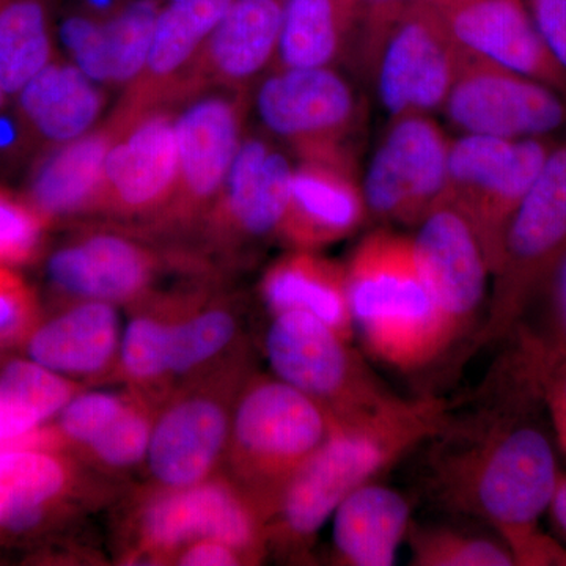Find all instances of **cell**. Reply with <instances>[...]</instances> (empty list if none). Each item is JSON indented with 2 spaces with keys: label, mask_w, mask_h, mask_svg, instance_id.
Instances as JSON below:
<instances>
[{
  "label": "cell",
  "mask_w": 566,
  "mask_h": 566,
  "mask_svg": "<svg viewBox=\"0 0 566 566\" xmlns=\"http://www.w3.org/2000/svg\"><path fill=\"white\" fill-rule=\"evenodd\" d=\"M117 419L81 455L109 471H125L147 460L148 446L159 403L133 392Z\"/></svg>",
  "instance_id": "cell-35"
},
{
  "label": "cell",
  "mask_w": 566,
  "mask_h": 566,
  "mask_svg": "<svg viewBox=\"0 0 566 566\" xmlns=\"http://www.w3.org/2000/svg\"><path fill=\"white\" fill-rule=\"evenodd\" d=\"M133 394L84 392L74 395L59 412L57 423L52 424L61 439L63 450L77 452L91 446L107 427L125 411Z\"/></svg>",
  "instance_id": "cell-37"
},
{
  "label": "cell",
  "mask_w": 566,
  "mask_h": 566,
  "mask_svg": "<svg viewBox=\"0 0 566 566\" xmlns=\"http://www.w3.org/2000/svg\"><path fill=\"white\" fill-rule=\"evenodd\" d=\"M547 512L551 513L557 531L566 539V474H562L560 480H558L556 493H554Z\"/></svg>",
  "instance_id": "cell-46"
},
{
  "label": "cell",
  "mask_w": 566,
  "mask_h": 566,
  "mask_svg": "<svg viewBox=\"0 0 566 566\" xmlns=\"http://www.w3.org/2000/svg\"><path fill=\"white\" fill-rule=\"evenodd\" d=\"M438 11L468 54L543 82L566 96L565 73L536 32L524 0H463Z\"/></svg>",
  "instance_id": "cell-21"
},
{
  "label": "cell",
  "mask_w": 566,
  "mask_h": 566,
  "mask_svg": "<svg viewBox=\"0 0 566 566\" xmlns=\"http://www.w3.org/2000/svg\"><path fill=\"white\" fill-rule=\"evenodd\" d=\"M80 474L62 450L11 447L0 450V528L24 534L65 509Z\"/></svg>",
  "instance_id": "cell-27"
},
{
  "label": "cell",
  "mask_w": 566,
  "mask_h": 566,
  "mask_svg": "<svg viewBox=\"0 0 566 566\" xmlns=\"http://www.w3.org/2000/svg\"><path fill=\"white\" fill-rule=\"evenodd\" d=\"M251 375L244 349L163 398L145 460L155 486L188 488L221 472L234 405Z\"/></svg>",
  "instance_id": "cell-8"
},
{
  "label": "cell",
  "mask_w": 566,
  "mask_h": 566,
  "mask_svg": "<svg viewBox=\"0 0 566 566\" xmlns=\"http://www.w3.org/2000/svg\"><path fill=\"white\" fill-rule=\"evenodd\" d=\"M419 2L428 3L434 9H446V7L453 6V3L463 2V0H419Z\"/></svg>",
  "instance_id": "cell-47"
},
{
  "label": "cell",
  "mask_w": 566,
  "mask_h": 566,
  "mask_svg": "<svg viewBox=\"0 0 566 566\" xmlns=\"http://www.w3.org/2000/svg\"><path fill=\"white\" fill-rule=\"evenodd\" d=\"M363 57L376 96L390 118L441 111L464 52L428 3L364 21Z\"/></svg>",
  "instance_id": "cell-9"
},
{
  "label": "cell",
  "mask_w": 566,
  "mask_h": 566,
  "mask_svg": "<svg viewBox=\"0 0 566 566\" xmlns=\"http://www.w3.org/2000/svg\"><path fill=\"white\" fill-rule=\"evenodd\" d=\"M335 417L277 376L252 374L234 405L226 474L270 523L283 493L333 431Z\"/></svg>",
  "instance_id": "cell-4"
},
{
  "label": "cell",
  "mask_w": 566,
  "mask_h": 566,
  "mask_svg": "<svg viewBox=\"0 0 566 566\" xmlns=\"http://www.w3.org/2000/svg\"><path fill=\"white\" fill-rule=\"evenodd\" d=\"M264 353L274 376L323 406L335 419H352L397 395L376 376L352 340L301 311L274 314Z\"/></svg>",
  "instance_id": "cell-12"
},
{
  "label": "cell",
  "mask_w": 566,
  "mask_h": 566,
  "mask_svg": "<svg viewBox=\"0 0 566 566\" xmlns=\"http://www.w3.org/2000/svg\"><path fill=\"white\" fill-rule=\"evenodd\" d=\"M251 112L264 134L297 159L352 155L360 117L349 82L331 69H275L251 91Z\"/></svg>",
  "instance_id": "cell-14"
},
{
  "label": "cell",
  "mask_w": 566,
  "mask_h": 566,
  "mask_svg": "<svg viewBox=\"0 0 566 566\" xmlns=\"http://www.w3.org/2000/svg\"><path fill=\"white\" fill-rule=\"evenodd\" d=\"M81 390L77 381L31 359L6 365L0 370V450L11 447L62 450L54 428L46 423Z\"/></svg>",
  "instance_id": "cell-30"
},
{
  "label": "cell",
  "mask_w": 566,
  "mask_h": 566,
  "mask_svg": "<svg viewBox=\"0 0 566 566\" xmlns=\"http://www.w3.org/2000/svg\"><path fill=\"white\" fill-rule=\"evenodd\" d=\"M359 11L346 0H285L275 69H331Z\"/></svg>",
  "instance_id": "cell-31"
},
{
  "label": "cell",
  "mask_w": 566,
  "mask_h": 566,
  "mask_svg": "<svg viewBox=\"0 0 566 566\" xmlns=\"http://www.w3.org/2000/svg\"><path fill=\"white\" fill-rule=\"evenodd\" d=\"M367 218L352 155L300 159L277 241L289 249L319 252L352 237Z\"/></svg>",
  "instance_id": "cell-20"
},
{
  "label": "cell",
  "mask_w": 566,
  "mask_h": 566,
  "mask_svg": "<svg viewBox=\"0 0 566 566\" xmlns=\"http://www.w3.org/2000/svg\"><path fill=\"white\" fill-rule=\"evenodd\" d=\"M71 2L96 20L107 21L117 14L129 0H71Z\"/></svg>",
  "instance_id": "cell-45"
},
{
  "label": "cell",
  "mask_w": 566,
  "mask_h": 566,
  "mask_svg": "<svg viewBox=\"0 0 566 566\" xmlns=\"http://www.w3.org/2000/svg\"><path fill=\"white\" fill-rule=\"evenodd\" d=\"M10 96L3 91L2 84H0V107L6 106L10 102Z\"/></svg>",
  "instance_id": "cell-48"
},
{
  "label": "cell",
  "mask_w": 566,
  "mask_h": 566,
  "mask_svg": "<svg viewBox=\"0 0 566 566\" xmlns=\"http://www.w3.org/2000/svg\"><path fill=\"white\" fill-rule=\"evenodd\" d=\"M260 296L271 315L305 312L353 342L356 329L345 263L326 259L319 252L289 249L264 271Z\"/></svg>",
  "instance_id": "cell-28"
},
{
  "label": "cell",
  "mask_w": 566,
  "mask_h": 566,
  "mask_svg": "<svg viewBox=\"0 0 566 566\" xmlns=\"http://www.w3.org/2000/svg\"><path fill=\"white\" fill-rule=\"evenodd\" d=\"M163 6L161 0H129L104 24L111 91H125L139 76Z\"/></svg>",
  "instance_id": "cell-34"
},
{
  "label": "cell",
  "mask_w": 566,
  "mask_h": 566,
  "mask_svg": "<svg viewBox=\"0 0 566 566\" xmlns=\"http://www.w3.org/2000/svg\"><path fill=\"white\" fill-rule=\"evenodd\" d=\"M345 266L354 329L376 359L411 371L450 348L411 237L368 233Z\"/></svg>",
  "instance_id": "cell-3"
},
{
  "label": "cell",
  "mask_w": 566,
  "mask_h": 566,
  "mask_svg": "<svg viewBox=\"0 0 566 566\" xmlns=\"http://www.w3.org/2000/svg\"><path fill=\"white\" fill-rule=\"evenodd\" d=\"M441 111L461 133L499 139H538L566 129L564 93L468 52Z\"/></svg>",
  "instance_id": "cell-17"
},
{
  "label": "cell",
  "mask_w": 566,
  "mask_h": 566,
  "mask_svg": "<svg viewBox=\"0 0 566 566\" xmlns=\"http://www.w3.org/2000/svg\"><path fill=\"white\" fill-rule=\"evenodd\" d=\"M115 136L104 167L96 219L142 227L169 203L177 181L175 109L169 104L133 114H107Z\"/></svg>",
  "instance_id": "cell-15"
},
{
  "label": "cell",
  "mask_w": 566,
  "mask_h": 566,
  "mask_svg": "<svg viewBox=\"0 0 566 566\" xmlns=\"http://www.w3.org/2000/svg\"><path fill=\"white\" fill-rule=\"evenodd\" d=\"M123 329L118 305L103 301H61V308L41 316L22 344L29 359L73 379H104L118 374Z\"/></svg>",
  "instance_id": "cell-22"
},
{
  "label": "cell",
  "mask_w": 566,
  "mask_h": 566,
  "mask_svg": "<svg viewBox=\"0 0 566 566\" xmlns=\"http://www.w3.org/2000/svg\"><path fill=\"white\" fill-rule=\"evenodd\" d=\"M174 109L178 144L174 193L139 230L192 249L248 133L251 92L210 88L181 99Z\"/></svg>",
  "instance_id": "cell-7"
},
{
  "label": "cell",
  "mask_w": 566,
  "mask_h": 566,
  "mask_svg": "<svg viewBox=\"0 0 566 566\" xmlns=\"http://www.w3.org/2000/svg\"><path fill=\"white\" fill-rule=\"evenodd\" d=\"M43 312L39 294L17 268L0 264V348L24 344Z\"/></svg>",
  "instance_id": "cell-38"
},
{
  "label": "cell",
  "mask_w": 566,
  "mask_h": 566,
  "mask_svg": "<svg viewBox=\"0 0 566 566\" xmlns=\"http://www.w3.org/2000/svg\"><path fill=\"white\" fill-rule=\"evenodd\" d=\"M447 417L441 398L397 395L367 415L335 419L326 441L286 486L270 523V546L304 553L345 497L430 441Z\"/></svg>",
  "instance_id": "cell-2"
},
{
  "label": "cell",
  "mask_w": 566,
  "mask_h": 566,
  "mask_svg": "<svg viewBox=\"0 0 566 566\" xmlns=\"http://www.w3.org/2000/svg\"><path fill=\"white\" fill-rule=\"evenodd\" d=\"M41 150L84 136L104 120L109 91L59 52L11 98Z\"/></svg>",
  "instance_id": "cell-25"
},
{
  "label": "cell",
  "mask_w": 566,
  "mask_h": 566,
  "mask_svg": "<svg viewBox=\"0 0 566 566\" xmlns=\"http://www.w3.org/2000/svg\"><path fill=\"white\" fill-rule=\"evenodd\" d=\"M523 352L532 371H534L539 392L545 401L547 417L551 420L557 447L566 458V363L546 359L532 353L515 337H510Z\"/></svg>",
  "instance_id": "cell-41"
},
{
  "label": "cell",
  "mask_w": 566,
  "mask_h": 566,
  "mask_svg": "<svg viewBox=\"0 0 566 566\" xmlns=\"http://www.w3.org/2000/svg\"><path fill=\"white\" fill-rule=\"evenodd\" d=\"M565 255L566 139L554 144L542 174L506 227L475 346L512 337Z\"/></svg>",
  "instance_id": "cell-6"
},
{
  "label": "cell",
  "mask_w": 566,
  "mask_h": 566,
  "mask_svg": "<svg viewBox=\"0 0 566 566\" xmlns=\"http://www.w3.org/2000/svg\"><path fill=\"white\" fill-rule=\"evenodd\" d=\"M40 151L39 142L10 99L0 107V182L22 180Z\"/></svg>",
  "instance_id": "cell-40"
},
{
  "label": "cell",
  "mask_w": 566,
  "mask_h": 566,
  "mask_svg": "<svg viewBox=\"0 0 566 566\" xmlns=\"http://www.w3.org/2000/svg\"><path fill=\"white\" fill-rule=\"evenodd\" d=\"M181 566H243L248 565L243 554L219 539H197L181 547L170 560Z\"/></svg>",
  "instance_id": "cell-43"
},
{
  "label": "cell",
  "mask_w": 566,
  "mask_h": 566,
  "mask_svg": "<svg viewBox=\"0 0 566 566\" xmlns=\"http://www.w3.org/2000/svg\"><path fill=\"white\" fill-rule=\"evenodd\" d=\"M210 263L186 245L166 243L136 227L82 222L46 255L44 275L59 301H103L134 307L169 273L203 274Z\"/></svg>",
  "instance_id": "cell-5"
},
{
  "label": "cell",
  "mask_w": 566,
  "mask_h": 566,
  "mask_svg": "<svg viewBox=\"0 0 566 566\" xmlns=\"http://www.w3.org/2000/svg\"><path fill=\"white\" fill-rule=\"evenodd\" d=\"M482 411L431 438L430 488L452 512L497 531L515 565H566V549L539 531L562 472L557 441L534 371L515 344L491 378Z\"/></svg>",
  "instance_id": "cell-1"
},
{
  "label": "cell",
  "mask_w": 566,
  "mask_h": 566,
  "mask_svg": "<svg viewBox=\"0 0 566 566\" xmlns=\"http://www.w3.org/2000/svg\"><path fill=\"white\" fill-rule=\"evenodd\" d=\"M293 169L281 144L266 134L245 133L221 191L193 240V251L208 263L211 259L237 263L255 249L277 241Z\"/></svg>",
  "instance_id": "cell-13"
},
{
  "label": "cell",
  "mask_w": 566,
  "mask_h": 566,
  "mask_svg": "<svg viewBox=\"0 0 566 566\" xmlns=\"http://www.w3.org/2000/svg\"><path fill=\"white\" fill-rule=\"evenodd\" d=\"M134 557L170 564L197 539H219L259 565L270 547L268 521L255 502L227 474L188 488L155 486L137 515Z\"/></svg>",
  "instance_id": "cell-10"
},
{
  "label": "cell",
  "mask_w": 566,
  "mask_h": 566,
  "mask_svg": "<svg viewBox=\"0 0 566 566\" xmlns=\"http://www.w3.org/2000/svg\"><path fill=\"white\" fill-rule=\"evenodd\" d=\"M542 296L547 297L546 326L539 331L517 326L512 337L538 356L566 363V255Z\"/></svg>",
  "instance_id": "cell-39"
},
{
  "label": "cell",
  "mask_w": 566,
  "mask_h": 566,
  "mask_svg": "<svg viewBox=\"0 0 566 566\" xmlns=\"http://www.w3.org/2000/svg\"><path fill=\"white\" fill-rule=\"evenodd\" d=\"M114 136L115 126L104 117L84 136L44 148L22 177L20 191L52 226L95 219Z\"/></svg>",
  "instance_id": "cell-23"
},
{
  "label": "cell",
  "mask_w": 566,
  "mask_h": 566,
  "mask_svg": "<svg viewBox=\"0 0 566 566\" xmlns=\"http://www.w3.org/2000/svg\"><path fill=\"white\" fill-rule=\"evenodd\" d=\"M416 227V255L452 346L488 304L490 266L471 226L449 203L436 205Z\"/></svg>",
  "instance_id": "cell-18"
},
{
  "label": "cell",
  "mask_w": 566,
  "mask_h": 566,
  "mask_svg": "<svg viewBox=\"0 0 566 566\" xmlns=\"http://www.w3.org/2000/svg\"><path fill=\"white\" fill-rule=\"evenodd\" d=\"M556 140L499 139L461 134L450 142L442 202L471 226L485 253L491 275L501 259L506 227L542 174Z\"/></svg>",
  "instance_id": "cell-11"
},
{
  "label": "cell",
  "mask_w": 566,
  "mask_h": 566,
  "mask_svg": "<svg viewBox=\"0 0 566 566\" xmlns=\"http://www.w3.org/2000/svg\"><path fill=\"white\" fill-rule=\"evenodd\" d=\"M416 566H512L515 558L502 539L453 527L411 524L406 535Z\"/></svg>",
  "instance_id": "cell-33"
},
{
  "label": "cell",
  "mask_w": 566,
  "mask_h": 566,
  "mask_svg": "<svg viewBox=\"0 0 566 566\" xmlns=\"http://www.w3.org/2000/svg\"><path fill=\"white\" fill-rule=\"evenodd\" d=\"M450 140L428 114L390 118L363 180L368 218L416 227L444 199Z\"/></svg>",
  "instance_id": "cell-16"
},
{
  "label": "cell",
  "mask_w": 566,
  "mask_h": 566,
  "mask_svg": "<svg viewBox=\"0 0 566 566\" xmlns=\"http://www.w3.org/2000/svg\"><path fill=\"white\" fill-rule=\"evenodd\" d=\"M333 520L335 564L390 566L411 527V505L392 488L370 482L345 497Z\"/></svg>",
  "instance_id": "cell-29"
},
{
  "label": "cell",
  "mask_w": 566,
  "mask_h": 566,
  "mask_svg": "<svg viewBox=\"0 0 566 566\" xmlns=\"http://www.w3.org/2000/svg\"><path fill=\"white\" fill-rule=\"evenodd\" d=\"M536 32L566 76V0H524Z\"/></svg>",
  "instance_id": "cell-42"
},
{
  "label": "cell",
  "mask_w": 566,
  "mask_h": 566,
  "mask_svg": "<svg viewBox=\"0 0 566 566\" xmlns=\"http://www.w3.org/2000/svg\"><path fill=\"white\" fill-rule=\"evenodd\" d=\"M412 2L416 0H360V14L364 21L382 20Z\"/></svg>",
  "instance_id": "cell-44"
},
{
  "label": "cell",
  "mask_w": 566,
  "mask_h": 566,
  "mask_svg": "<svg viewBox=\"0 0 566 566\" xmlns=\"http://www.w3.org/2000/svg\"><path fill=\"white\" fill-rule=\"evenodd\" d=\"M63 0H0V84L10 98L59 54Z\"/></svg>",
  "instance_id": "cell-32"
},
{
  "label": "cell",
  "mask_w": 566,
  "mask_h": 566,
  "mask_svg": "<svg viewBox=\"0 0 566 566\" xmlns=\"http://www.w3.org/2000/svg\"><path fill=\"white\" fill-rule=\"evenodd\" d=\"M346 2H348L349 6L354 7V9L360 13V0H346Z\"/></svg>",
  "instance_id": "cell-49"
},
{
  "label": "cell",
  "mask_w": 566,
  "mask_h": 566,
  "mask_svg": "<svg viewBox=\"0 0 566 566\" xmlns=\"http://www.w3.org/2000/svg\"><path fill=\"white\" fill-rule=\"evenodd\" d=\"M233 0H172L159 11L147 61L111 114L172 106L174 93Z\"/></svg>",
  "instance_id": "cell-24"
},
{
  "label": "cell",
  "mask_w": 566,
  "mask_h": 566,
  "mask_svg": "<svg viewBox=\"0 0 566 566\" xmlns=\"http://www.w3.org/2000/svg\"><path fill=\"white\" fill-rule=\"evenodd\" d=\"M244 349L240 314L232 301L203 286L182 289L167 337L169 394L181 382L218 367Z\"/></svg>",
  "instance_id": "cell-26"
},
{
  "label": "cell",
  "mask_w": 566,
  "mask_h": 566,
  "mask_svg": "<svg viewBox=\"0 0 566 566\" xmlns=\"http://www.w3.org/2000/svg\"><path fill=\"white\" fill-rule=\"evenodd\" d=\"M52 223L21 191L0 182V264L28 266L46 252Z\"/></svg>",
  "instance_id": "cell-36"
},
{
  "label": "cell",
  "mask_w": 566,
  "mask_h": 566,
  "mask_svg": "<svg viewBox=\"0 0 566 566\" xmlns=\"http://www.w3.org/2000/svg\"><path fill=\"white\" fill-rule=\"evenodd\" d=\"M161 2L166 3V2H172V0H161Z\"/></svg>",
  "instance_id": "cell-50"
},
{
  "label": "cell",
  "mask_w": 566,
  "mask_h": 566,
  "mask_svg": "<svg viewBox=\"0 0 566 566\" xmlns=\"http://www.w3.org/2000/svg\"><path fill=\"white\" fill-rule=\"evenodd\" d=\"M285 0H233L174 93L172 106L193 93L251 92L273 70Z\"/></svg>",
  "instance_id": "cell-19"
}]
</instances>
